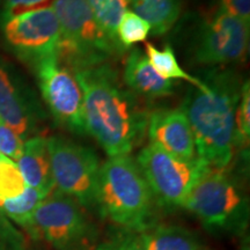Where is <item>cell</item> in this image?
<instances>
[{"label": "cell", "mask_w": 250, "mask_h": 250, "mask_svg": "<svg viewBox=\"0 0 250 250\" xmlns=\"http://www.w3.org/2000/svg\"><path fill=\"white\" fill-rule=\"evenodd\" d=\"M136 162L153 198L168 206H183L193 184L208 168L198 158L181 160L151 143L139 152Z\"/></svg>", "instance_id": "52a82bcc"}, {"label": "cell", "mask_w": 250, "mask_h": 250, "mask_svg": "<svg viewBox=\"0 0 250 250\" xmlns=\"http://www.w3.org/2000/svg\"><path fill=\"white\" fill-rule=\"evenodd\" d=\"M30 228L58 250H73L90 235L89 223L80 205L62 192L50 193L36 208Z\"/></svg>", "instance_id": "7c38bea8"}, {"label": "cell", "mask_w": 250, "mask_h": 250, "mask_svg": "<svg viewBox=\"0 0 250 250\" xmlns=\"http://www.w3.org/2000/svg\"><path fill=\"white\" fill-rule=\"evenodd\" d=\"M0 155H1V154H0Z\"/></svg>", "instance_id": "f1b7e54d"}, {"label": "cell", "mask_w": 250, "mask_h": 250, "mask_svg": "<svg viewBox=\"0 0 250 250\" xmlns=\"http://www.w3.org/2000/svg\"><path fill=\"white\" fill-rule=\"evenodd\" d=\"M250 24L225 12L215 11L201 23L192 44L199 65H228L245 61L249 51Z\"/></svg>", "instance_id": "30bf717a"}, {"label": "cell", "mask_w": 250, "mask_h": 250, "mask_svg": "<svg viewBox=\"0 0 250 250\" xmlns=\"http://www.w3.org/2000/svg\"><path fill=\"white\" fill-rule=\"evenodd\" d=\"M123 83L139 98L159 99L173 95L174 81L166 80L156 73L142 49L131 50L125 61Z\"/></svg>", "instance_id": "5bb4252c"}, {"label": "cell", "mask_w": 250, "mask_h": 250, "mask_svg": "<svg viewBox=\"0 0 250 250\" xmlns=\"http://www.w3.org/2000/svg\"><path fill=\"white\" fill-rule=\"evenodd\" d=\"M46 197L48 196L40 190L27 187L22 195L17 198L0 201V211L21 226L29 227L36 208Z\"/></svg>", "instance_id": "d6986e66"}, {"label": "cell", "mask_w": 250, "mask_h": 250, "mask_svg": "<svg viewBox=\"0 0 250 250\" xmlns=\"http://www.w3.org/2000/svg\"><path fill=\"white\" fill-rule=\"evenodd\" d=\"M0 118L24 142L39 136L46 112L36 93L11 62L0 57Z\"/></svg>", "instance_id": "8fae6325"}, {"label": "cell", "mask_w": 250, "mask_h": 250, "mask_svg": "<svg viewBox=\"0 0 250 250\" xmlns=\"http://www.w3.org/2000/svg\"><path fill=\"white\" fill-rule=\"evenodd\" d=\"M49 0H2V8L0 11V23L15 15L45 7Z\"/></svg>", "instance_id": "d4e9b609"}, {"label": "cell", "mask_w": 250, "mask_h": 250, "mask_svg": "<svg viewBox=\"0 0 250 250\" xmlns=\"http://www.w3.org/2000/svg\"><path fill=\"white\" fill-rule=\"evenodd\" d=\"M61 26L59 59L71 71L108 62L124 50L102 29L86 0H54Z\"/></svg>", "instance_id": "277c9868"}, {"label": "cell", "mask_w": 250, "mask_h": 250, "mask_svg": "<svg viewBox=\"0 0 250 250\" xmlns=\"http://www.w3.org/2000/svg\"><path fill=\"white\" fill-rule=\"evenodd\" d=\"M145 55L147 56L149 62L156 73L166 80H183L191 83L196 88H205V83L201 78L191 76L190 73L181 67L174 49L170 45H166L164 49H158L152 43L146 42Z\"/></svg>", "instance_id": "ac0fdd59"}, {"label": "cell", "mask_w": 250, "mask_h": 250, "mask_svg": "<svg viewBox=\"0 0 250 250\" xmlns=\"http://www.w3.org/2000/svg\"><path fill=\"white\" fill-rule=\"evenodd\" d=\"M46 145L55 188L80 206H96L101 166L95 152L61 136L46 138Z\"/></svg>", "instance_id": "8992f818"}, {"label": "cell", "mask_w": 250, "mask_h": 250, "mask_svg": "<svg viewBox=\"0 0 250 250\" xmlns=\"http://www.w3.org/2000/svg\"><path fill=\"white\" fill-rule=\"evenodd\" d=\"M41 95L56 123L71 132L86 134L83 92L73 72L58 55L34 65Z\"/></svg>", "instance_id": "9c48e42d"}, {"label": "cell", "mask_w": 250, "mask_h": 250, "mask_svg": "<svg viewBox=\"0 0 250 250\" xmlns=\"http://www.w3.org/2000/svg\"><path fill=\"white\" fill-rule=\"evenodd\" d=\"M1 1H2V0H0V4H1Z\"/></svg>", "instance_id": "83f0119b"}, {"label": "cell", "mask_w": 250, "mask_h": 250, "mask_svg": "<svg viewBox=\"0 0 250 250\" xmlns=\"http://www.w3.org/2000/svg\"><path fill=\"white\" fill-rule=\"evenodd\" d=\"M83 99L86 133L109 156L129 155L147 130L149 112L109 62L73 70Z\"/></svg>", "instance_id": "6da1fadb"}, {"label": "cell", "mask_w": 250, "mask_h": 250, "mask_svg": "<svg viewBox=\"0 0 250 250\" xmlns=\"http://www.w3.org/2000/svg\"><path fill=\"white\" fill-rule=\"evenodd\" d=\"M5 44L28 66L59 56L62 31L51 6L24 12L0 23Z\"/></svg>", "instance_id": "ba28073f"}, {"label": "cell", "mask_w": 250, "mask_h": 250, "mask_svg": "<svg viewBox=\"0 0 250 250\" xmlns=\"http://www.w3.org/2000/svg\"><path fill=\"white\" fill-rule=\"evenodd\" d=\"M129 6L149 24L153 35L168 33L177 22L182 9L180 0H130Z\"/></svg>", "instance_id": "2e32d148"}, {"label": "cell", "mask_w": 250, "mask_h": 250, "mask_svg": "<svg viewBox=\"0 0 250 250\" xmlns=\"http://www.w3.org/2000/svg\"><path fill=\"white\" fill-rule=\"evenodd\" d=\"M24 140L0 118V154L17 162L22 154Z\"/></svg>", "instance_id": "cb8c5ba5"}, {"label": "cell", "mask_w": 250, "mask_h": 250, "mask_svg": "<svg viewBox=\"0 0 250 250\" xmlns=\"http://www.w3.org/2000/svg\"><path fill=\"white\" fill-rule=\"evenodd\" d=\"M235 137L237 149L248 147L250 138V83H242L235 116Z\"/></svg>", "instance_id": "603a6c76"}, {"label": "cell", "mask_w": 250, "mask_h": 250, "mask_svg": "<svg viewBox=\"0 0 250 250\" xmlns=\"http://www.w3.org/2000/svg\"><path fill=\"white\" fill-rule=\"evenodd\" d=\"M27 187L17 162L0 155V201L17 198Z\"/></svg>", "instance_id": "7402d4cb"}, {"label": "cell", "mask_w": 250, "mask_h": 250, "mask_svg": "<svg viewBox=\"0 0 250 250\" xmlns=\"http://www.w3.org/2000/svg\"><path fill=\"white\" fill-rule=\"evenodd\" d=\"M202 80L205 88L193 87L180 108L191 126L197 158L210 168L224 169L237 151L235 116L242 85L228 70L210 71Z\"/></svg>", "instance_id": "7a4b0ae2"}, {"label": "cell", "mask_w": 250, "mask_h": 250, "mask_svg": "<svg viewBox=\"0 0 250 250\" xmlns=\"http://www.w3.org/2000/svg\"><path fill=\"white\" fill-rule=\"evenodd\" d=\"M144 250H203L195 234L180 226H159L140 236Z\"/></svg>", "instance_id": "e0dca14e"}, {"label": "cell", "mask_w": 250, "mask_h": 250, "mask_svg": "<svg viewBox=\"0 0 250 250\" xmlns=\"http://www.w3.org/2000/svg\"><path fill=\"white\" fill-rule=\"evenodd\" d=\"M146 131L149 143L168 154L186 161L197 158L191 126L181 108L151 112Z\"/></svg>", "instance_id": "4fadbf2b"}, {"label": "cell", "mask_w": 250, "mask_h": 250, "mask_svg": "<svg viewBox=\"0 0 250 250\" xmlns=\"http://www.w3.org/2000/svg\"><path fill=\"white\" fill-rule=\"evenodd\" d=\"M17 165L28 187L40 190L46 196L56 189L44 137L35 136L27 139Z\"/></svg>", "instance_id": "9a60e30c"}, {"label": "cell", "mask_w": 250, "mask_h": 250, "mask_svg": "<svg viewBox=\"0 0 250 250\" xmlns=\"http://www.w3.org/2000/svg\"><path fill=\"white\" fill-rule=\"evenodd\" d=\"M86 2L104 33L120 45L116 39V28L121 18L127 11L130 0H86Z\"/></svg>", "instance_id": "ffe728a7"}, {"label": "cell", "mask_w": 250, "mask_h": 250, "mask_svg": "<svg viewBox=\"0 0 250 250\" xmlns=\"http://www.w3.org/2000/svg\"><path fill=\"white\" fill-rule=\"evenodd\" d=\"M98 250H144V247L140 237L127 235L103 243Z\"/></svg>", "instance_id": "4316f807"}, {"label": "cell", "mask_w": 250, "mask_h": 250, "mask_svg": "<svg viewBox=\"0 0 250 250\" xmlns=\"http://www.w3.org/2000/svg\"><path fill=\"white\" fill-rule=\"evenodd\" d=\"M149 34H151L149 24L129 9L121 18L116 28V39L124 51L137 43L146 42Z\"/></svg>", "instance_id": "44dd1931"}, {"label": "cell", "mask_w": 250, "mask_h": 250, "mask_svg": "<svg viewBox=\"0 0 250 250\" xmlns=\"http://www.w3.org/2000/svg\"><path fill=\"white\" fill-rule=\"evenodd\" d=\"M208 228H229L245 223L248 201L242 188L224 169L208 167L183 203Z\"/></svg>", "instance_id": "5b68a950"}, {"label": "cell", "mask_w": 250, "mask_h": 250, "mask_svg": "<svg viewBox=\"0 0 250 250\" xmlns=\"http://www.w3.org/2000/svg\"><path fill=\"white\" fill-rule=\"evenodd\" d=\"M217 9L250 24V0H219Z\"/></svg>", "instance_id": "484cf974"}, {"label": "cell", "mask_w": 250, "mask_h": 250, "mask_svg": "<svg viewBox=\"0 0 250 250\" xmlns=\"http://www.w3.org/2000/svg\"><path fill=\"white\" fill-rule=\"evenodd\" d=\"M153 195L130 155L109 156L100 167L96 206L118 225L142 227L151 214Z\"/></svg>", "instance_id": "3957f363"}]
</instances>
